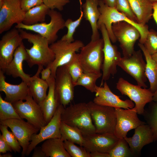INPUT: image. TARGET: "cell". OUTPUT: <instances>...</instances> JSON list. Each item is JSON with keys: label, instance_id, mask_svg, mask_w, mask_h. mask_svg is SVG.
Returning <instances> with one entry per match:
<instances>
[{"label": "cell", "instance_id": "1", "mask_svg": "<svg viewBox=\"0 0 157 157\" xmlns=\"http://www.w3.org/2000/svg\"><path fill=\"white\" fill-rule=\"evenodd\" d=\"M23 39H26L33 44L30 49L26 48L28 54L26 61L30 67L34 65L46 67L54 59V53L49 46L48 40L38 34L28 33L18 29Z\"/></svg>", "mask_w": 157, "mask_h": 157}, {"label": "cell", "instance_id": "2", "mask_svg": "<svg viewBox=\"0 0 157 157\" xmlns=\"http://www.w3.org/2000/svg\"><path fill=\"white\" fill-rule=\"evenodd\" d=\"M99 6L100 15L97 23L98 28L99 29L102 24L105 25L112 42L115 43L117 41L112 31V24L118 22L124 21L133 26L138 30L140 35L139 43L144 44L149 30L147 25H143L131 20L117 11L115 8L106 5L103 0H99Z\"/></svg>", "mask_w": 157, "mask_h": 157}, {"label": "cell", "instance_id": "3", "mask_svg": "<svg viewBox=\"0 0 157 157\" xmlns=\"http://www.w3.org/2000/svg\"><path fill=\"white\" fill-rule=\"evenodd\" d=\"M61 119V122L78 128L83 135L96 133L87 103L81 102L64 107Z\"/></svg>", "mask_w": 157, "mask_h": 157}, {"label": "cell", "instance_id": "4", "mask_svg": "<svg viewBox=\"0 0 157 157\" xmlns=\"http://www.w3.org/2000/svg\"><path fill=\"white\" fill-rule=\"evenodd\" d=\"M103 38L91 40L80 49L79 61L84 72L101 73L104 62Z\"/></svg>", "mask_w": 157, "mask_h": 157}, {"label": "cell", "instance_id": "5", "mask_svg": "<svg viewBox=\"0 0 157 157\" xmlns=\"http://www.w3.org/2000/svg\"><path fill=\"white\" fill-rule=\"evenodd\" d=\"M50 18L49 23L44 22L32 25H27L23 23L17 24L15 28L33 31L46 38L49 44L56 42L58 31L65 27V21L61 13L54 9H50L48 13Z\"/></svg>", "mask_w": 157, "mask_h": 157}, {"label": "cell", "instance_id": "6", "mask_svg": "<svg viewBox=\"0 0 157 157\" xmlns=\"http://www.w3.org/2000/svg\"><path fill=\"white\" fill-rule=\"evenodd\" d=\"M87 104L96 133L114 134L116 123L115 108L98 105L93 101Z\"/></svg>", "mask_w": 157, "mask_h": 157}, {"label": "cell", "instance_id": "7", "mask_svg": "<svg viewBox=\"0 0 157 157\" xmlns=\"http://www.w3.org/2000/svg\"><path fill=\"white\" fill-rule=\"evenodd\" d=\"M100 29L104 41L103 51L104 62L102 70V80L100 86L103 84L104 81L108 80L111 75L114 76L117 72V66L122 57L117 46L111 43L107 29L103 24L100 26Z\"/></svg>", "mask_w": 157, "mask_h": 157}, {"label": "cell", "instance_id": "8", "mask_svg": "<svg viewBox=\"0 0 157 157\" xmlns=\"http://www.w3.org/2000/svg\"><path fill=\"white\" fill-rule=\"evenodd\" d=\"M116 88L122 95L128 97L135 104L138 114H143L146 105L153 101V93L149 89L133 84L124 78H119Z\"/></svg>", "mask_w": 157, "mask_h": 157}, {"label": "cell", "instance_id": "9", "mask_svg": "<svg viewBox=\"0 0 157 157\" xmlns=\"http://www.w3.org/2000/svg\"><path fill=\"white\" fill-rule=\"evenodd\" d=\"M112 30L117 41L119 42L124 57L131 56L135 51L134 47L140 35L134 26L124 21L112 24Z\"/></svg>", "mask_w": 157, "mask_h": 157}, {"label": "cell", "instance_id": "10", "mask_svg": "<svg viewBox=\"0 0 157 157\" xmlns=\"http://www.w3.org/2000/svg\"><path fill=\"white\" fill-rule=\"evenodd\" d=\"M12 104L20 117L36 128L40 130L47 124L39 105L34 100L30 91L25 101L19 100Z\"/></svg>", "mask_w": 157, "mask_h": 157}, {"label": "cell", "instance_id": "11", "mask_svg": "<svg viewBox=\"0 0 157 157\" xmlns=\"http://www.w3.org/2000/svg\"><path fill=\"white\" fill-rule=\"evenodd\" d=\"M84 46L83 42L78 40L69 43L60 39L50 44L55 57L51 64V76L55 78L58 68L67 63L74 54Z\"/></svg>", "mask_w": 157, "mask_h": 157}, {"label": "cell", "instance_id": "12", "mask_svg": "<svg viewBox=\"0 0 157 157\" xmlns=\"http://www.w3.org/2000/svg\"><path fill=\"white\" fill-rule=\"evenodd\" d=\"M74 87L66 65L58 67L55 78V93L58 103L65 108L74 99Z\"/></svg>", "mask_w": 157, "mask_h": 157}, {"label": "cell", "instance_id": "13", "mask_svg": "<svg viewBox=\"0 0 157 157\" xmlns=\"http://www.w3.org/2000/svg\"><path fill=\"white\" fill-rule=\"evenodd\" d=\"M146 63L144 60L140 50L135 51L128 57H122L118 66L133 77L138 85L146 88L147 77L145 73Z\"/></svg>", "mask_w": 157, "mask_h": 157}, {"label": "cell", "instance_id": "14", "mask_svg": "<svg viewBox=\"0 0 157 157\" xmlns=\"http://www.w3.org/2000/svg\"><path fill=\"white\" fill-rule=\"evenodd\" d=\"M25 13L21 0H4L0 7V34L9 30L15 24L22 23Z\"/></svg>", "mask_w": 157, "mask_h": 157}, {"label": "cell", "instance_id": "15", "mask_svg": "<svg viewBox=\"0 0 157 157\" xmlns=\"http://www.w3.org/2000/svg\"><path fill=\"white\" fill-rule=\"evenodd\" d=\"M64 107L63 105L60 104L50 121L40 129L38 134L35 133L32 135L30 144L26 152V156H28L40 143L49 138H61V115Z\"/></svg>", "mask_w": 157, "mask_h": 157}, {"label": "cell", "instance_id": "16", "mask_svg": "<svg viewBox=\"0 0 157 157\" xmlns=\"http://www.w3.org/2000/svg\"><path fill=\"white\" fill-rule=\"evenodd\" d=\"M0 123L11 129L22 148L21 156L25 157L32 135L40 130L22 119H7L0 121Z\"/></svg>", "mask_w": 157, "mask_h": 157}, {"label": "cell", "instance_id": "17", "mask_svg": "<svg viewBox=\"0 0 157 157\" xmlns=\"http://www.w3.org/2000/svg\"><path fill=\"white\" fill-rule=\"evenodd\" d=\"M115 108L116 123L114 134L119 139L124 138L129 131L146 124L139 119L134 107L124 109L119 108Z\"/></svg>", "mask_w": 157, "mask_h": 157}, {"label": "cell", "instance_id": "18", "mask_svg": "<svg viewBox=\"0 0 157 157\" xmlns=\"http://www.w3.org/2000/svg\"><path fill=\"white\" fill-rule=\"evenodd\" d=\"M19 30L15 28L8 31L0 40V69L5 70L13 57L16 49L23 42Z\"/></svg>", "mask_w": 157, "mask_h": 157}, {"label": "cell", "instance_id": "19", "mask_svg": "<svg viewBox=\"0 0 157 157\" xmlns=\"http://www.w3.org/2000/svg\"><path fill=\"white\" fill-rule=\"evenodd\" d=\"M83 135V147L90 153L98 151L108 153L119 140L114 134L112 133H95Z\"/></svg>", "mask_w": 157, "mask_h": 157}, {"label": "cell", "instance_id": "20", "mask_svg": "<svg viewBox=\"0 0 157 157\" xmlns=\"http://www.w3.org/2000/svg\"><path fill=\"white\" fill-rule=\"evenodd\" d=\"M95 93L93 101L98 105L126 109L132 108L135 106L131 100H122L119 97L114 94L106 81L104 83L103 86H96Z\"/></svg>", "mask_w": 157, "mask_h": 157}, {"label": "cell", "instance_id": "21", "mask_svg": "<svg viewBox=\"0 0 157 157\" xmlns=\"http://www.w3.org/2000/svg\"><path fill=\"white\" fill-rule=\"evenodd\" d=\"M134 156L140 154L141 150L145 145L154 141L153 132L149 126L146 124H141L135 129L134 133L131 137L124 138Z\"/></svg>", "mask_w": 157, "mask_h": 157}, {"label": "cell", "instance_id": "22", "mask_svg": "<svg viewBox=\"0 0 157 157\" xmlns=\"http://www.w3.org/2000/svg\"><path fill=\"white\" fill-rule=\"evenodd\" d=\"M4 73L0 69V91L5 93L4 100L12 104L19 100H25L29 93L28 84L23 81L18 85L7 83Z\"/></svg>", "mask_w": 157, "mask_h": 157}, {"label": "cell", "instance_id": "23", "mask_svg": "<svg viewBox=\"0 0 157 157\" xmlns=\"http://www.w3.org/2000/svg\"><path fill=\"white\" fill-rule=\"evenodd\" d=\"M28 54L23 42L15 50L13 57L6 67L4 73L14 78L20 77L28 84L31 77L25 73L23 70V63L26 61Z\"/></svg>", "mask_w": 157, "mask_h": 157}, {"label": "cell", "instance_id": "24", "mask_svg": "<svg viewBox=\"0 0 157 157\" xmlns=\"http://www.w3.org/2000/svg\"><path fill=\"white\" fill-rule=\"evenodd\" d=\"M99 0H85L82 6L83 17L88 21L91 26L92 34L91 40H96L100 38L97 23L100 13L99 10Z\"/></svg>", "mask_w": 157, "mask_h": 157}, {"label": "cell", "instance_id": "25", "mask_svg": "<svg viewBox=\"0 0 157 157\" xmlns=\"http://www.w3.org/2000/svg\"><path fill=\"white\" fill-rule=\"evenodd\" d=\"M55 78L51 76L48 82L49 85L48 94L44 99L39 104L47 124L51 120L60 105L55 93Z\"/></svg>", "mask_w": 157, "mask_h": 157}, {"label": "cell", "instance_id": "26", "mask_svg": "<svg viewBox=\"0 0 157 157\" xmlns=\"http://www.w3.org/2000/svg\"><path fill=\"white\" fill-rule=\"evenodd\" d=\"M43 68L42 66H38L36 74L31 77L28 84L32 96L38 104L46 97L47 91L49 87L47 83L39 76V74Z\"/></svg>", "mask_w": 157, "mask_h": 157}, {"label": "cell", "instance_id": "27", "mask_svg": "<svg viewBox=\"0 0 157 157\" xmlns=\"http://www.w3.org/2000/svg\"><path fill=\"white\" fill-rule=\"evenodd\" d=\"M138 23L145 25L152 16L153 2L149 0H129Z\"/></svg>", "mask_w": 157, "mask_h": 157}, {"label": "cell", "instance_id": "28", "mask_svg": "<svg viewBox=\"0 0 157 157\" xmlns=\"http://www.w3.org/2000/svg\"><path fill=\"white\" fill-rule=\"evenodd\" d=\"M138 45L142 51L145 59L146 65L145 73L149 82V89L154 93L157 88V63L143 44L139 43Z\"/></svg>", "mask_w": 157, "mask_h": 157}, {"label": "cell", "instance_id": "29", "mask_svg": "<svg viewBox=\"0 0 157 157\" xmlns=\"http://www.w3.org/2000/svg\"><path fill=\"white\" fill-rule=\"evenodd\" d=\"M63 141L61 138L47 139L41 145L46 157H71L65 149Z\"/></svg>", "mask_w": 157, "mask_h": 157}, {"label": "cell", "instance_id": "30", "mask_svg": "<svg viewBox=\"0 0 157 157\" xmlns=\"http://www.w3.org/2000/svg\"><path fill=\"white\" fill-rule=\"evenodd\" d=\"M49 10L43 3L35 7L25 13L22 23L27 25H32L44 22Z\"/></svg>", "mask_w": 157, "mask_h": 157}, {"label": "cell", "instance_id": "31", "mask_svg": "<svg viewBox=\"0 0 157 157\" xmlns=\"http://www.w3.org/2000/svg\"><path fill=\"white\" fill-rule=\"evenodd\" d=\"M61 138L83 147L84 139L81 131L76 127L69 125L61 122L60 127Z\"/></svg>", "mask_w": 157, "mask_h": 157}, {"label": "cell", "instance_id": "32", "mask_svg": "<svg viewBox=\"0 0 157 157\" xmlns=\"http://www.w3.org/2000/svg\"><path fill=\"white\" fill-rule=\"evenodd\" d=\"M102 73L84 72L78 78L74 86L80 85L85 87L92 92H95L97 80L102 76Z\"/></svg>", "mask_w": 157, "mask_h": 157}, {"label": "cell", "instance_id": "33", "mask_svg": "<svg viewBox=\"0 0 157 157\" xmlns=\"http://www.w3.org/2000/svg\"><path fill=\"white\" fill-rule=\"evenodd\" d=\"M13 119H22L11 103L3 99L0 94V121Z\"/></svg>", "mask_w": 157, "mask_h": 157}, {"label": "cell", "instance_id": "34", "mask_svg": "<svg viewBox=\"0 0 157 157\" xmlns=\"http://www.w3.org/2000/svg\"><path fill=\"white\" fill-rule=\"evenodd\" d=\"M65 65L72 77L74 86L78 78L84 73L79 60L78 53H75L70 61Z\"/></svg>", "mask_w": 157, "mask_h": 157}, {"label": "cell", "instance_id": "35", "mask_svg": "<svg viewBox=\"0 0 157 157\" xmlns=\"http://www.w3.org/2000/svg\"><path fill=\"white\" fill-rule=\"evenodd\" d=\"M83 17V12L81 10L80 16L77 19L73 21L72 19L69 18L65 21V26L67 28V32L62 37L61 40L69 43L74 41V34L76 28L80 25Z\"/></svg>", "mask_w": 157, "mask_h": 157}, {"label": "cell", "instance_id": "36", "mask_svg": "<svg viewBox=\"0 0 157 157\" xmlns=\"http://www.w3.org/2000/svg\"><path fill=\"white\" fill-rule=\"evenodd\" d=\"M108 153L110 157L133 156L129 145L124 138L119 139L116 144Z\"/></svg>", "mask_w": 157, "mask_h": 157}, {"label": "cell", "instance_id": "37", "mask_svg": "<svg viewBox=\"0 0 157 157\" xmlns=\"http://www.w3.org/2000/svg\"><path fill=\"white\" fill-rule=\"evenodd\" d=\"M150 109L145 113L146 120L153 132L154 141L157 142V102L154 101Z\"/></svg>", "mask_w": 157, "mask_h": 157}, {"label": "cell", "instance_id": "38", "mask_svg": "<svg viewBox=\"0 0 157 157\" xmlns=\"http://www.w3.org/2000/svg\"><path fill=\"white\" fill-rule=\"evenodd\" d=\"M7 126L0 124V129L4 139L15 152H20L21 146L17 139L12 133L8 130Z\"/></svg>", "mask_w": 157, "mask_h": 157}, {"label": "cell", "instance_id": "39", "mask_svg": "<svg viewBox=\"0 0 157 157\" xmlns=\"http://www.w3.org/2000/svg\"><path fill=\"white\" fill-rule=\"evenodd\" d=\"M63 145L71 157H90V153L83 147H78L67 140L63 141Z\"/></svg>", "mask_w": 157, "mask_h": 157}, {"label": "cell", "instance_id": "40", "mask_svg": "<svg viewBox=\"0 0 157 157\" xmlns=\"http://www.w3.org/2000/svg\"><path fill=\"white\" fill-rule=\"evenodd\" d=\"M115 8L131 20L138 23L129 0H116Z\"/></svg>", "mask_w": 157, "mask_h": 157}, {"label": "cell", "instance_id": "41", "mask_svg": "<svg viewBox=\"0 0 157 157\" xmlns=\"http://www.w3.org/2000/svg\"><path fill=\"white\" fill-rule=\"evenodd\" d=\"M143 44L151 55L157 53V32L152 29L149 30Z\"/></svg>", "mask_w": 157, "mask_h": 157}, {"label": "cell", "instance_id": "42", "mask_svg": "<svg viewBox=\"0 0 157 157\" xmlns=\"http://www.w3.org/2000/svg\"><path fill=\"white\" fill-rule=\"evenodd\" d=\"M43 4L50 9H56L62 11L64 7L69 2L70 0H43Z\"/></svg>", "mask_w": 157, "mask_h": 157}, {"label": "cell", "instance_id": "43", "mask_svg": "<svg viewBox=\"0 0 157 157\" xmlns=\"http://www.w3.org/2000/svg\"><path fill=\"white\" fill-rule=\"evenodd\" d=\"M43 3V0H21V8L25 13L32 8Z\"/></svg>", "mask_w": 157, "mask_h": 157}, {"label": "cell", "instance_id": "44", "mask_svg": "<svg viewBox=\"0 0 157 157\" xmlns=\"http://www.w3.org/2000/svg\"><path fill=\"white\" fill-rule=\"evenodd\" d=\"M51 64L48 65L45 69L43 68L41 71V78L48 83L51 77Z\"/></svg>", "mask_w": 157, "mask_h": 157}, {"label": "cell", "instance_id": "45", "mask_svg": "<svg viewBox=\"0 0 157 157\" xmlns=\"http://www.w3.org/2000/svg\"><path fill=\"white\" fill-rule=\"evenodd\" d=\"M12 149L5 140L2 135L0 134V153L3 154L7 151L11 152Z\"/></svg>", "mask_w": 157, "mask_h": 157}, {"label": "cell", "instance_id": "46", "mask_svg": "<svg viewBox=\"0 0 157 157\" xmlns=\"http://www.w3.org/2000/svg\"><path fill=\"white\" fill-rule=\"evenodd\" d=\"M33 150L32 157H46V154L41 147L36 146Z\"/></svg>", "mask_w": 157, "mask_h": 157}, {"label": "cell", "instance_id": "47", "mask_svg": "<svg viewBox=\"0 0 157 157\" xmlns=\"http://www.w3.org/2000/svg\"><path fill=\"white\" fill-rule=\"evenodd\" d=\"M90 157H110L109 153L95 151L90 153Z\"/></svg>", "mask_w": 157, "mask_h": 157}, {"label": "cell", "instance_id": "48", "mask_svg": "<svg viewBox=\"0 0 157 157\" xmlns=\"http://www.w3.org/2000/svg\"><path fill=\"white\" fill-rule=\"evenodd\" d=\"M152 16L157 24V1L153 2Z\"/></svg>", "mask_w": 157, "mask_h": 157}, {"label": "cell", "instance_id": "49", "mask_svg": "<svg viewBox=\"0 0 157 157\" xmlns=\"http://www.w3.org/2000/svg\"><path fill=\"white\" fill-rule=\"evenodd\" d=\"M104 3L108 6L113 7H115L116 0H103Z\"/></svg>", "mask_w": 157, "mask_h": 157}, {"label": "cell", "instance_id": "50", "mask_svg": "<svg viewBox=\"0 0 157 157\" xmlns=\"http://www.w3.org/2000/svg\"><path fill=\"white\" fill-rule=\"evenodd\" d=\"M13 155L10 153L0 154V157H12Z\"/></svg>", "mask_w": 157, "mask_h": 157}, {"label": "cell", "instance_id": "51", "mask_svg": "<svg viewBox=\"0 0 157 157\" xmlns=\"http://www.w3.org/2000/svg\"><path fill=\"white\" fill-rule=\"evenodd\" d=\"M153 101L157 102V88L155 92L154 93Z\"/></svg>", "mask_w": 157, "mask_h": 157}, {"label": "cell", "instance_id": "52", "mask_svg": "<svg viewBox=\"0 0 157 157\" xmlns=\"http://www.w3.org/2000/svg\"><path fill=\"white\" fill-rule=\"evenodd\" d=\"M152 58L157 63V53L151 55Z\"/></svg>", "mask_w": 157, "mask_h": 157}, {"label": "cell", "instance_id": "53", "mask_svg": "<svg viewBox=\"0 0 157 157\" xmlns=\"http://www.w3.org/2000/svg\"><path fill=\"white\" fill-rule=\"evenodd\" d=\"M4 0H0V7L1 6Z\"/></svg>", "mask_w": 157, "mask_h": 157}, {"label": "cell", "instance_id": "54", "mask_svg": "<svg viewBox=\"0 0 157 157\" xmlns=\"http://www.w3.org/2000/svg\"><path fill=\"white\" fill-rule=\"evenodd\" d=\"M150 0L152 2L157 1V0Z\"/></svg>", "mask_w": 157, "mask_h": 157}]
</instances>
